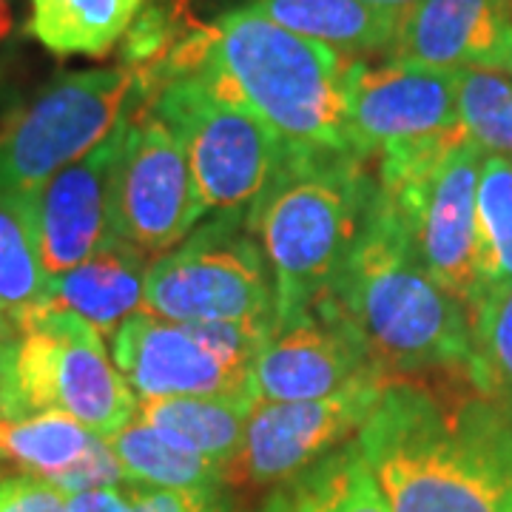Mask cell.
<instances>
[{
  "label": "cell",
  "mask_w": 512,
  "mask_h": 512,
  "mask_svg": "<svg viewBox=\"0 0 512 512\" xmlns=\"http://www.w3.org/2000/svg\"><path fill=\"white\" fill-rule=\"evenodd\" d=\"M353 441L390 512H512V407L473 382L390 379Z\"/></svg>",
  "instance_id": "obj_1"
},
{
  "label": "cell",
  "mask_w": 512,
  "mask_h": 512,
  "mask_svg": "<svg viewBox=\"0 0 512 512\" xmlns=\"http://www.w3.org/2000/svg\"><path fill=\"white\" fill-rule=\"evenodd\" d=\"M345 66L336 49L242 6L183 43L168 60V74H202L254 111L288 151H350Z\"/></svg>",
  "instance_id": "obj_2"
},
{
  "label": "cell",
  "mask_w": 512,
  "mask_h": 512,
  "mask_svg": "<svg viewBox=\"0 0 512 512\" xmlns=\"http://www.w3.org/2000/svg\"><path fill=\"white\" fill-rule=\"evenodd\" d=\"M328 296L387 376L467 373L473 356L470 308L427 274L376 180L362 231Z\"/></svg>",
  "instance_id": "obj_3"
},
{
  "label": "cell",
  "mask_w": 512,
  "mask_h": 512,
  "mask_svg": "<svg viewBox=\"0 0 512 512\" xmlns=\"http://www.w3.org/2000/svg\"><path fill=\"white\" fill-rule=\"evenodd\" d=\"M373 177L353 151H288L248 208L274 279V325L328 296L362 231Z\"/></svg>",
  "instance_id": "obj_4"
},
{
  "label": "cell",
  "mask_w": 512,
  "mask_h": 512,
  "mask_svg": "<svg viewBox=\"0 0 512 512\" xmlns=\"http://www.w3.org/2000/svg\"><path fill=\"white\" fill-rule=\"evenodd\" d=\"M3 419L63 413L111 439L137 413V396L83 316L40 302L18 319V339L0 350Z\"/></svg>",
  "instance_id": "obj_5"
},
{
  "label": "cell",
  "mask_w": 512,
  "mask_h": 512,
  "mask_svg": "<svg viewBox=\"0 0 512 512\" xmlns=\"http://www.w3.org/2000/svg\"><path fill=\"white\" fill-rule=\"evenodd\" d=\"M484 157L467 134H458L379 157L373 177L427 274L467 308L481 296L476 194Z\"/></svg>",
  "instance_id": "obj_6"
},
{
  "label": "cell",
  "mask_w": 512,
  "mask_h": 512,
  "mask_svg": "<svg viewBox=\"0 0 512 512\" xmlns=\"http://www.w3.org/2000/svg\"><path fill=\"white\" fill-rule=\"evenodd\" d=\"M154 114L183 146L208 211H248L285 157L282 140L254 111L197 72L168 74Z\"/></svg>",
  "instance_id": "obj_7"
},
{
  "label": "cell",
  "mask_w": 512,
  "mask_h": 512,
  "mask_svg": "<svg viewBox=\"0 0 512 512\" xmlns=\"http://www.w3.org/2000/svg\"><path fill=\"white\" fill-rule=\"evenodd\" d=\"M143 92L131 66L57 77L0 131V191L32 197L60 168L97 148Z\"/></svg>",
  "instance_id": "obj_8"
},
{
  "label": "cell",
  "mask_w": 512,
  "mask_h": 512,
  "mask_svg": "<svg viewBox=\"0 0 512 512\" xmlns=\"http://www.w3.org/2000/svg\"><path fill=\"white\" fill-rule=\"evenodd\" d=\"M248 211L208 225L180 248L148 265L143 313L177 325L274 316V279L254 239L239 237L234 222Z\"/></svg>",
  "instance_id": "obj_9"
},
{
  "label": "cell",
  "mask_w": 512,
  "mask_h": 512,
  "mask_svg": "<svg viewBox=\"0 0 512 512\" xmlns=\"http://www.w3.org/2000/svg\"><path fill=\"white\" fill-rule=\"evenodd\" d=\"M183 146L154 111L123 117L111 174V231L140 254L163 256L205 217Z\"/></svg>",
  "instance_id": "obj_10"
},
{
  "label": "cell",
  "mask_w": 512,
  "mask_h": 512,
  "mask_svg": "<svg viewBox=\"0 0 512 512\" xmlns=\"http://www.w3.org/2000/svg\"><path fill=\"white\" fill-rule=\"evenodd\" d=\"M390 379L373 367L325 399L254 404L237 456L225 464V484H288L362 430Z\"/></svg>",
  "instance_id": "obj_11"
},
{
  "label": "cell",
  "mask_w": 512,
  "mask_h": 512,
  "mask_svg": "<svg viewBox=\"0 0 512 512\" xmlns=\"http://www.w3.org/2000/svg\"><path fill=\"white\" fill-rule=\"evenodd\" d=\"M345 134L356 157H387L464 134L458 117V74L390 60L345 66Z\"/></svg>",
  "instance_id": "obj_12"
},
{
  "label": "cell",
  "mask_w": 512,
  "mask_h": 512,
  "mask_svg": "<svg viewBox=\"0 0 512 512\" xmlns=\"http://www.w3.org/2000/svg\"><path fill=\"white\" fill-rule=\"evenodd\" d=\"M359 330L342 308L322 296L311 308L274 325L251 367L254 402H313L373 370Z\"/></svg>",
  "instance_id": "obj_13"
},
{
  "label": "cell",
  "mask_w": 512,
  "mask_h": 512,
  "mask_svg": "<svg viewBox=\"0 0 512 512\" xmlns=\"http://www.w3.org/2000/svg\"><path fill=\"white\" fill-rule=\"evenodd\" d=\"M120 143L123 120L100 146L60 168L29 197L37 251L49 276L72 271L117 239L111 231V174Z\"/></svg>",
  "instance_id": "obj_14"
},
{
  "label": "cell",
  "mask_w": 512,
  "mask_h": 512,
  "mask_svg": "<svg viewBox=\"0 0 512 512\" xmlns=\"http://www.w3.org/2000/svg\"><path fill=\"white\" fill-rule=\"evenodd\" d=\"M111 359L137 399L251 393V376L225 365L188 325L143 311L128 316L111 336Z\"/></svg>",
  "instance_id": "obj_15"
},
{
  "label": "cell",
  "mask_w": 512,
  "mask_h": 512,
  "mask_svg": "<svg viewBox=\"0 0 512 512\" xmlns=\"http://www.w3.org/2000/svg\"><path fill=\"white\" fill-rule=\"evenodd\" d=\"M393 60L433 69H510V0H421L399 20Z\"/></svg>",
  "instance_id": "obj_16"
},
{
  "label": "cell",
  "mask_w": 512,
  "mask_h": 512,
  "mask_svg": "<svg viewBox=\"0 0 512 512\" xmlns=\"http://www.w3.org/2000/svg\"><path fill=\"white\" fill-rule=\"evenodd\" d=\"M154 259L120 239L66 274L49 276L46 302L83 316L103 339H111L128 316L143 311L148 265Z\"/></svg>",
  "instance_id": "obj_17"
},
{
  "label": "cell",
  "mask_w": 512,
  "mask_h": 512,
  "mask_svg": "<svg viewBox=\"0 0 512 512\" xmlns=\"http://www.w3.org/2000/svg\"><path fill=\"white\" fill-rule=\"evenodd\" d=\"M254 404L251 393L137 399L134 419L157 430L171 444L208 458L225 470V464L237 456Z\"/></svg>",
  "instance_id": "obj_18"
},
{
  "label": "cell",
  "mask_w": 512,
  "mask_h": 512,
  "mask_svg": "<svg viewBox=\"0 0 512 512\" xmlns=\"http://www.w3.org/2000/svg\"><path fill=\"white\" fill-rule=\"evenodd\" d=\"M256 9L296 35L353 55H382L393 49L399 20L362 0H256Z\"/></svg>",
  "instance_id": "obj_19"
},
{
  "label": "cell",
  "mask_w": 512,
  "mask_h": 512,
  "mask_svg": "<svg viewBox=\"0 0 512 512\" xmlns=\"http://www.w3.org/2000/svg\"><path fill=\"white\" fill-rule=\"evenodd\" d=\"M146 0H29V35L57 57H106Z\"/></svg>",
  "instance_id": "obj_20"
},
{
  "label": "cell",
  "mask_w": 512,
  "mask_h": 512,
  "mask_svg": "<svg viewBox=\"0 0 512 512\" xmlns=\"http://www.w3.org/2000/svg\"><path fill=\"white\" fill-rule=\"evenodd\" d=\"M106 441L120 461L126 481L140 487L220 493L225 484V470L220 464L171 444L143 421H128L120 433Z\"/></svg>",
  "instance_id": "obj_21"
},
{
  "label": "cell",
  "mask_w": 512,
  "mask_h": 512,
  "mask_svg": "<svg viewBox=\"0 0 512 512\" xmlns=\"http://www.w3.org/2000/svg\"><path fill=\"white\" fill-rule=\"evenodd\" d=\"M274 498L288 512H390L356 441L319 458Z\"/></svg>",
  "instance_id": "obj_22"
},
{
  "label": "cell",
  "mask_w": 512,
  "mask_h": 512,
  "mask_svg": "<svg viewBox=\"0 0 512 512\" xmlns=\"http://www.w3.org/2000/svg\"><path fill=\"white\" fill-rule=\"evenodd\" d=\"M49 274L40 262L29 197L0 191V308L18 322L46 302Z\"/></svg>",
  "instance_id": "obj_23"
},
{
  "label": "cell",
  "mask_w": 512,
  "mask_h": 512,
  "mask_svg": "<svg viewBox=\"0 0 512 512\" xmlns=\"http://www.w3.org/2000/svg\"><path fill=\"white\" fill-rule=\"evenodd\" d=\"M473 356L467 379L481 393L512 407V282L495 285L470 308Z\"/></svg>",
  "instance_id": "obj_24"
},
{
  "label": "cell",
  "mask_w": 512,
  "mask_h": 512,
  "mask_svg": "<svg viewBox=\"0 0 512 512\" xmlns=\"http://www.w3.org/2000/svg\"><path fill=\"white\" fill-rule=\"evenodd\" d=\"M481 293L512 282V160L487 154L476 194Z\"/></svg>",
  "instance_id": "obj_25"
},
{
  "label": "cell",
  "mask_w": 512,
  "mask_h": 512,
  "mask_svg": "<svg viewBox=\"0 0 512 512\" xmlns=\"http://www.w3.org/2000/svg\"><path fill=\"white\" fill-rule=\"evenodd\" d=\"M458 117L484 154L512 160V72L458 69Z\"/></svg>",
  "instance_id": "obj_26"
},
{
  "label": "cell",
  "mask_w": 512,
  "mask_h": 512,
  "mask_svg": "<svg viewBox=\"0 0 512 512\" xmlns=\"http://www.w3.org/2000/svg\"><path fill=\"white\" fill-rule=\"evenodd\" d=\"M66 501L63 490L32 473L0 481V512H66Z\"/></svg>",
  "instance_id": "obj_27"
},
{
  "label": "cell",
  "mask_w": 512,
  "mask_h": 512,
  "mask_svg": "<svg viewBox=\"0 0 512 512\" xmlns=\"http://www.w3.org/2000/svg\"><path fill=\"white\" fill-rule=\"evenodd\" d=\"M128 495L137 512H225L220 493H185L134 484Z\"/></svg>",
  "instance_id": "obj_28"
},
{
  "label": "cell",
  "mask_w": 512,
  "mask_h": 512,
  "mask_svg": "<svg viewBox=\"0 0 512 512\" xmlns=\"http://www.w3.org/2000/svg\"><path fill=\"white\" fill-rule=\"evenodd\" d=\"M15 35V0H0V49Z\"/></svg>",
  "instance_id": "obj_29"
},
{
  "label": "cell",
  "mask_w": 512,
  "mask_h": 512,
  "mask_svg": "<svg viewBox=\"0 0 512 512\" xmlns=\"http://www.w3.org/2000/svg\"><path fill=\"white\" fill-rule=\"evenodd\" d=\"M367 6H373V9H382V12H390V15H396V18H402L407 15L413 6H419L421 0H362Z\"/></svg>",
  "instance_id": "obj_30"
},
{
  "label": "cell",
  "mask_w": 512,
  "mask_h": 512,
  "mask_svg": "<svg viewBox=\"0 0 512 512\" xmlns=\"http://www.w3.org/2000/svg\"><path fill=\"white\" fill-rule=\"evenodd\" d=\"M15 339H18V322H15L12 313L0 308V350L6 348V345H12Z\"/></svg>",
  "instance_id": "obj_31"
},
{
  "label": "cell",
  "mask_w": 512,
  "mask_h": 512,
  "mask_svg": "<svg viewBox=\"0 0 512 512\" xmlns=\"http://www.w3.org/2000/svg\"><path fill=\"white\" fill-rule=\"evenodd\" d=\"M259 512H288V510H285V507H282V504H279L276 498H271V501H268V504H265V507H262Z\"/></svg>",
  "instance_id": "obj_32"
},
{
  "label": "cell",
  "mask_w": 512,
  "mask_h": 512,
  "mask_svg": "<svg viewBox=\"0 0 512 512\" xmlns=\"http://www.w3.org/2000/svg\"><path fill=\"white\" fill-rule=\"evenodd\" d=\"M0 419H3V396H0Z\"/></svg>",
  "instance_id": "obj_33"
},
{
  "label": "cell",
  "mask_w": 512,
  "mask_h": 512,
  "mask_svg": "<svg viewBox=\"0 0 512 512\" xmlns=\"http://www.w3.org/2000/svg\"><path fill=\"white\" fill-rule=\"evenodd\" d=\"M510 72H512V60H510Z\"/></svg>",
  "instance_id": "obj_34"
}]
</instances>
